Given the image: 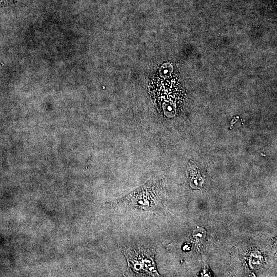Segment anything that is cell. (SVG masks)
<instances>
[{"mask_svg": "<svg viewBox=\"0 0 277 277\" xmlns=\"http://www.w3.org/2000/svg\"><path fill=\"white\" fill-rule=\"evenodd\" d=\"M129 271L135 276H160L154 261L153 250L140 246L123 249Z\"/></svg>", "mask_w": 277, "mask_h": 277, "instance_id": "2", "label": "cell"}, {"mask_svg": "<svg viewBox=\"0 0 277 277\" xmlns=\"http://www.w3.org/2000/svg\"><path fill=\"white\" fill-rule=\"evenodd\" d=\"M160 185L156 180H150L112 205H125L141 210H151L159 204Z\"/></svg>", "mask_w": 277, "mask_h": 277, "instance_id": "1", "label": "cell"}, {"mask_svg": "<svg viewBox=\"0 0 277 277\" xmlns=\"http://www.w3.org/2000/svg\"><path fill=\"white\" fill-rule=\"evenodd\" d=\"M13 2V0H0V7L9 5Z\"/></svg>", "mask_w": 277, "mask_h": 277, "instance_id": "3", "label": "cell"}]
</instances>
